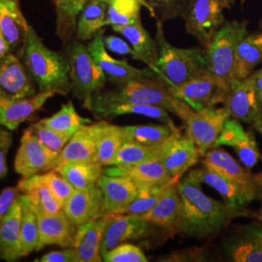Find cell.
<instances>
[{
  "mask_svg": "<svg viewBox=\"0 0 262 262\" xmlns=\"http://www.w3.org/2000/svg\"><path fill=\"white\" fill-rule=\"evenodd\" d=\"M182 200V216L179 230L183 234L194 238H205L221 232L238 213L206 195L202 190V182L191 172L179 183Z\"/></svg>",
  "mask_w": 262,
  "mask_h": 262,
  "instance_id": "obj_1",
  "label": "cell"
},
{
  "mask_svg": "<svg viewBox=\"0 0 262 262\" xmlns=\"http://www.w3.org/2000/svg\"><path fill=\"white\" fill-rule=\"evenodd\" d=\"M129 103L138 105H152L174 113L183 121H186L193 109L185 101L178 98L162 79L148 78L119 84L114 91L99 92L94 94L88 103L86 109L92 105Z\"/></svg>",
  "mask_w": 262,
  "mask_h": 262,
  "instance_id": "obj_2",
  "label": "cell"
},
{
  "mask_svg": "<svg viewBox=\"0 0 262 262\" xmlns=\"http://www.w3.org/2000/svg\"><path fill=\"white\" fill-rule=\"evenodd\" d=\"M24 61L39 92L56 91L66 95L70 89V66L66 55L54 52L44 45L31 26L28 28Z\"/></svg>",
  "mask_w": 262,
  "mask_h": 262,
  "instance_id": "obj_3",
  "label": "cell"
},
{
  "mask_svg": "<svg viewBox=\"0 0 262 262\" xmlns=\"http://www.w3.org/2000/svg\"><path fill=\"white\" fill-rule=\"evenodd\" d=\"M157 20L156 41L159 55L156 75L171 88H177L209 71L204 48L182 49L172 46L164 36L162 21Z\"/></svg>",
  "mask_w": 262,
  "mask_h": 262,
  "instance_id": "obj_4",
  "label": "cell"
},
{
  "mask_svg": "<svg viewBox=\"0 0 262 262\" xmlns=\"http://www.w3.org/2000/svg\"><path fill=\"white\" fill-rule=\"evenodd\" d=\"M248 34L247 21L225 20L205 49L208 70L227 93L237 81L234 73L236 49Z\"/></svg>",
  "mask_w": 262,
  "mask_h": 262,
  "instance_id": "obj_5",
  "label": "cell"
},
{
  "mask_svg": "<svg viewBox=\"0 0 262 262\" xmlns=\"http://www.w3.org/2000/svg\"><path fill=\"white\" fill-rule=\"evenodd\" d=\"M66 55L70 66V93L85 105L103 90L107 78L82 41L72 42Z\"/></svg>",
  "mask_w": 262,
  "mask_h": 262,
  "instance_id": "obj_6",
  "label": "cell"
},
{
  "mask_svg": "<svg viewBox=\"0 0 262 262\" xmlns=\"http://www.w3.org/2000/svg\"><path fill=\"white\" fill-rule=\"evenodd\" d=\"M184 18L187 33L206 49L225 23L222 0H188Z\"/></svg>",
  "mask_w": 262,
  "mask_h": 262,
  "instance_id": "obj_7",
  "label": "cell"
},
{
  "mask_svg": "<svg viewBox=\"0 0 262 262\" xmlns=\"http://www.w3.org/2000/svg\"><path fill=\"white\" fill-rule=\"evenodd\" d=\"M230 118L226 106L206 107L193 110L187 120V135L196 145L201 158L207 150L215 148L216 140L224 128L225 122Z\"/></svg>",
  "mask_w": 262,
  "mask_h": 262,
  "instance_id": "obj_8",
  "label": "cell"
},
{
  "mask_svg": "<svg viewBox=\"0 0 262 262\" xmlns=\"http://www.w3.org/2000/svg\"><path fill=\"white\" fill-rule=\"evenodd\" d=\"M103 37V30H101L92 39L86 47L96 63L102 69L107 81L119 85L157 76L150 68L139 69L130 66L126 60L112 57L105 47Z\"/></svg>",
  "mask_w": 262,
  "mask_h": 262,
  "instance_id": "obj_9",
  "label": "cell"
},
{
  "mask_svg": "<svg viewBox=\"0 0 262 262\" xmlns=\"http://www.w3.org/2000/svg\"><path fill=\"white\" fill-rule=\"evenodd\" d=\"M171 89L178 98L187 102L193 110L225 104L229 94L222 88L210 71Z\"/></svg>",
  "mask_w": 262,
  "mask_h": 262,
  "instance_id": "obj_10",
  "label": "cell"
},
{
  "mask_svg": "<svg viewBox=\"0 0 262 262\" xmlns=\"http://www.w3.org/2000/svg\"><path fill=\"white\" fill-rule=\"evenodd\" d=\"M149 225L150 224L137 215L122 213L106 215V224L100 244L101 255L103 256L105 253L127 241L137 240L146 236Z\"/></svg>",
  "mask_w": 262,
  "mask_h": 262,
  "instance_id": "obj_11",
  "label": "cell"
},
{
  "mask_svg": "<svg viewBox=\"0 0 262 262\" xmlns=\"http://www.w3.org/2000/svg\"><path fill=\"white\" fill-rule=\"evenodd\" d=\"M57 154L45 147L28 127L24 132L15 159V170L23 177L46 172Z\"/></svg>",
  "mask_w": 262,
  "mask_h": 262,
  "instance_id": "obj_12",
  "label": "cell"
},
{
  "mask_svg": "<svg viewBox=\"0 0 262 262\" xmlns=\"http://www.w3.org/2000/svg\"><path fill=\"white\" fill-rule=\"evenodd\" d=\"M34 81L19 56L9 53L0 62V96L25 99L36 95Z\"/></svg>",
  "mask_w": 262,
  "mask_h": 262,
  "instance_id": "obj_13",
  "label": "cell"
},
{
  "mask_svg": "<svg viewBox=\"0 0 262 262\" xmlns=\"http://www.w3.org/2000/svg\"><path fill=\"white\" fill-rule=\"evenodd\" d=\"M230 118L240 122L253 124L262 115V105L250 76L237 80L227 95L225 103Z\"/></svg>",
  "mask_w": 262,
  "mask_h": 262,
  "instance_id": "obj_14",
  "label": "cell"
},
{
  "mask_svg": "<svg viewBox=\"0 0 262 262\" xmlns=\"http://www.w3.org/2000/svg\"><path fill=\"white\" fill-rule=\"evenodd\" d=\"M202 183L215 188L224 198L227 206L240 215H246V207L255 198V191L250 190L232 180L225 178L211 169H195L190 171Z\"/></svg>",
  "mask_w": 262,
  "mask_h": 262,
  "instance_id": "obj_15",
  "label": "cell"
},
{
  "mask_svg": "<svg viewBox=\"0 0 262 262\" xmlns=\"http://www.w3.org/2000/svg\"><path fill=\"white\" fill-rule=\"evenodd\" d=\"M63 211L77 226L106 216L102 190L97 185L75 189L66 200Z\"/></svg>",
  "mask_w": 262,
  "mask_h": 262,
  "instance_id": "obj_16",
  "label": "cell"
},
{
  "mask_svg": "<svg viewBox=\"0 0 262 262\" xmlns=\"http://www.w3.org/2000/svg\"><path fill=\"white\" fill-rule=\"evenodd\" d=\"M28 28L19 8V0H0V31L8 43L10 53L23 56Z\"/></svg>",
  "mask_w": 262,
  "mask_h": 262,
  "instance_id": "obj_17",
  "label": "cell"
},
{
  "mask_svg": "<svg viewBox=\"0 0 262 262\" xmlns=\"http://www.w3.org/2000/svg\"><path fill=\"white\" fill-rule=\"evenodd\" d=\"M56 91L39 92L36 95L25 99H11L0 96V126L15 130L19 124L27 122L43 107Z\"/></svg>",
  "mask_w": 262,
  "mask_h": 262,
  "instance_id": "obj_18",
  "label": "cell"
},
{
  "mask_svg": "<svg viewBox=\"0 0 262 262\" xmlns=\"http://www.w3.org/2000/svg\"><path fill=\"white\" fill-rule=\"evenodd\" d=\"M39 242L36 251L46 246L56 245L62 248H73L77 225L64 211L52 215H37Z\"/></svg>",
  "mask_w": 262,
  "mask_h": 262,
  "instance_id": "obj_19",
  "label": "cell"
},
{
  "mask_svg": "<svg viewBox=\"0 0 262 262\" xmlns=\"http://www.w3.org/2000/svg\"><path fill=\"white\" fill-rule=\"evenodd\" d=\"M199 158L194 142L188 135L182 136L177 129L169 138L161 160L172 178L181 179L187 170L196 164Z\"/></svg>",
  "mask_w": 262,
  "mask_h": 262,
  "instance_id": "obj_20",
  "label": "cell"
},
{
  "mask_svg": "<svg viewBox=\"0 0 262 262\" xmlns=\"http://www.w3.org/2000/svg\"><path fill=\"white\" fill-rule=\"evenodd\" d=\"M80 161H96V129L94 123L85 124L76 131L53 161L50 170H56L66 163Z\"/></svg>",
  "mask_w": 262,
  "mask_h": 262,
  "instance_id": "obj_21",
  "label": "cell"
},
{
  "mask_svg": "<svg viewBox=\"0 0 262 262\" xmlns=\"http://www.w3.org/2000/svg\"><path fill=\"white\" fill-rule=\"evenodd\" d=\"M97 186L102 190L106 215L122 213L136 197L138 187L129 179L103 174Z\"/></svg>",
  "mask_w": 262,
  "mask_h": 262,
  "instance_id": "obj_22",
  "label": "cell"
},
{
  "mask_svg": "<svg viewBox=\"0 0 262 262\" xmlns=\"http://www.w3.org/2000/svg\"><path fill=\"white\" fill-rule=\"evenodd\" d=\"M202 163L207 168L211 169L225 178L232 180L241 186L255 191L256 182L254 176L247 168L240 165L228 152L217 147L207 150L203 156Z\"/></svg>",
  "mask_w": 262,
  "mask_h": 262,
  "instance_id": "obj_23",
  "label": "cell"
},
{
  "mask_svg": "<svg viewBox=\"0 0 262 262\" xmlns=\"http://www.w3.org/2000/svg\"><path fill=\"white\" fill-rule=\"evenodd\" d=\"M112 28L129 42L137 59L146 63L155 72L159 60V45L143 27L141 19L130 25L115 26Z\"/></svg>",
  "mask_w": 262,
  "mask_h": 262,
  "instance_id": "obj_24",
  "label": "cell"
},
{
  "mask_svg": "<svg viewBox=\"0 0 262 262\" xmlns=\"http://www.w3.org/2000/svg\"><path fill=\"white\" fill-rule=\"evenodd\" d=\"M104 174L129 179L137 185H152L172 180L161 159H151L127 166H110Z\"/></svg>",
  "mask_w": 262,
  "mask_h": 262,
  "instance_id": "obj_25",
  "label": "cell"
},
{
  "mask_svg": "<svg viewBox=\"0 0 262 262\" xmlns=\"http://www.w3.org/2000/svg\"><path fill=\"white\" fill-rule=\"evenodd\" d=\"M105 224L106 216L77 226L73 248L75 249L79 262L103 260L100 253V244Z\"/></svg>",
  "mask_w": 262,
  "mask_h": 262,
  "instance_id": "obj_26",
  "label": "cell"
},
{
  "mask_svg": "<svg viewBox=\"0 0 262 262\" xmlns=\"http://www.w3.org/2000/svg\"><path fill=\"white\" fill-rule=\"evenodd\" d=\"M20 220L21 204L18 197L0 225V258L5 261H17L21 257Z\"/></svg>",
  "mask_w": 262,
  "mask_h": 262,
  "instance_id": "obj_27",
  "label": "cell"
},
{
  "mask_svg": "<svg viewBox=\"0 0 262 262\" xmlns=\"http://www.w3.org/2000/svg\"><path fill=\"white\" fill-rule=\"evenodd\" d=\"M17 187L21 194L28 197L36 215H52L63 211V206L41 181L39 174L23 177Z\"/></svg>",
  "mask_w": 262,
  "mask_h": 262,
  "instance_id": "obj_28",
  "label": "cell"
},
{
  "mask_svg": "<svg viewBox=\"0 0 262 262\" xmlns=\"http://www.w3.org/2000/svg\"><path fill=\"white\" fill-rule=\"evenodd\" d=\"M178 185L170 187L158 203L141 217L150 225H158L166 229L179 228L182 216V200Z\"/></svg>",
  "mask_w": 262,
  "mask_h": 262,
  "instance_id": "obj_29",
  "label": "cell"
},
{
  "mask_svg": "<svg viewBox=\"0 0 262 262\" xmlns=\"http://www.w3.org/2000/svg\"><path fill=\"white\" fill-rule=\"evenodd\" d=\"M226 253L237 262H262V239L258 225L245 228L242 233L235 235L226 245Z\"/></svg>",
  "mask_w": 262,
  "mask_h": 262,
  "instance_id": "obj_30",
  "label": "cell"
},
{
  "mask_svg": "<svg viewBox=\"0 0 262 262\" xmlns=\"http://www.w3.org/2000/svg\"><path fill=\"white\" fill-rule=\"evenodd\" d=\"M98 119H110L122 115H140L151 119H157L160 122L171 124L168 111L164 108L152 105L138 104L113 103L104 105H92L88 108Z\"/></svg>",
  "mask_w": 262,
  "mask_h": 262,
  "instance_id": "obj_31",
  "label": "cell"
},
{
  "mask_svg": "<svg viewBox=\"0 0 262 262\" xmlns=\"http://www.w3.org/2000/svg\"><path fill=\"white\" fill-rule=\"evenodd\" d=\"M96 161L102 166H111L116 155L123 144L122 126L106 121L95 122Z\"/></svg>",
  "mask_w": 262,
  "mask_h": 262,
  "instance_id": "obj_32",
  "label": "cell"
},
{
  "mask_svg": "<svg viewBox=\"0 0 262 262\" xmlns=\"http://www.w3.org/2000/svg\"><path fill=\"white\" fill-rule=\"evenodd\" d=\"M106 0H90L80 13L76 32L80 41H89L102 30L106 23Z\"/></svg>",
  "mask_w": 262,
  "mask_h": 262,
  "instance_id": "obj_33",
  "label": "cell"
},
{
  "mask_svg": "<svg viewBox=\"0 0 262 262\" xmlns=\"http://www.w3.org/2000/svg\"><path fill=\"white\" fill-rule=\"evenodd\" d=\"M103 166L96 161L69 162L56 169L75 189H85L97 185L104 174Z\"/></svg>",
  "mask_w": 262,
  "mask_h": 262,
  "instance_id": "obj_34",
  "label": "cell"
},
{
  "mask_svg": "<svg viewBox=\"0 0 262 262\" xmlns=\"http://www.w3.org/2000/svg\"><path fill=\"white\" fill-rule=\"evenodd\" d=\"M180 178H173L166 183L152 185H137L136 197L123 209L122 214L143 216L155 206L159 199L174 185H178Z\"/></svg>",
  "mask_w": 262,
  "mask_h": 262,
  "instance_id": "obj_35",
  "label": "cell"
},
{
  "mask_svg": "<svg viewBox=\"0 0 262 262\" xmlns=\"http://www.w3.org/2000/svg\"><path fill=\"white\" fill-rule=\"evenodd\" d=\"M124 142H132L142 145L156 146L168 140L172 134L177 130L174 123L171 124H144L122 126Z\"/></svg>",
  "mask_w": 262,
  "mask_h": 262,
  "instance_id": "obj_36",
  "label": "cell"
},
{
  "mask_svg": "<svg viewBox=\"0 0 262 262\" xmlns=\"http://www.w3.org/2000/svg\"><path fill=\"white\" fill-rule=\"evenodd\" d=\"M168 140L163 144L156 146L123 142L122 147L113 160L111 166H127L147 160L161 159L166 150Z\"/></svg>",
  "mask_w": 262,
  "mask_h": 262,
  "instance_id": "obj_37",
  "label": "cell"
},
{
  "mask_svg": "<svg viewBox=\"0 0 262 262\" xmlns=\"http://www.w3.org/2000/svg\"><path fill=\"white\" fill-rule=\"evenodd\" d=\"M262 62V49L248 34L238 44L235 56L234 73L236 80H243L253 74L255 67Z\"/></svg>",
  "mask_w": 262,
  "mask_h": 262,
  "instance_id": "obj_38",
  "label": "cell"
},
{
  "mask_svg": "<svg viewBox=\"0 0 262 262\" xmlns=\"http://www.w3.org/2000/svg\"><path fill=\"white\" fill-rule=\"evenodd\" d=\"M21 204V220H20V242H21V257L27 256L37 249L39 242V227L36 213L32 209L25 194H19Z\"/></svg>",
  "mask_w": 262,
  "mask_h": 262,
  "instance_id": "obj_39",
  "label": "cell"
},
{
  "mask_svg": "<svg viewBox=\"0 0 262 262\" xmlns=\"http://www.w3.org/2000/svg\"><path fill=\"white\" fill-rule=\"evenodd\" d=\"M40 122L57 132L74 134L85 124H91L92 121L80 116L76 111L73 103L69 101L62 105L58 112L41 120Z\"/></svg>",
  "mask_w": 262,
  "mask_h": 262,
  "instance_id": "obj_40",
  "label": "cell"
},
{
  "mask_svg": "<svg viewBox=\"0 0 262 262\" xmlns=\"http://www.w3.org/2000/svg\"><path fill=\"white\" fill-rule=\"evenodd\" d=\"M90 0H56L57 32L66 41L76 30L77 19Z\"/></svg>",
  "mask_w": 262,
  "mask_h": 262,
  "instance_id": "obj_41",
  "label": "cell"
},
{
  "mask_svg": "<svg viewBox=\"0 0 262 262\" xmlns=\"http://www.w3.org/2000/svg\"><path fill=\"white\" fill-rule=\"evenodd\" d=\"M105 26H126L141 19L142 5L138 0H106Z\"/></svg>",
  "mask_w": 262,
  "mask_h": 262,
  "instance_id": "obj_42",
  "label": "cell"
},
{
  "mask_svg": "<svg viewBox=\"0 0 262 262\" xmlns=\"http://www.w3.org/2000/svg\"><path fill=\"white\" fill-rule=\"evenodd\" d=\"M29 128L45 147L57 155L62 150L68 141L73 136V134L60 133L54 130L40 122L32 124Z\"/></svg>",
  "mask_w": 262,
  "mask_h": 262,
  "instance_id": "obj_43",
  "label": "cell"
},
{
  "mask_svg": "<svg viewBox=\"0 0 262 262\" xmlns=\"http://www.w3.org/2000/svg\"><path fill=\"white\" fill-rule=\"evenodd\" d=\"M41 181L47 186L56 200L64 206L66 200L74 192L75 188L56 170H48L44 174H39Z\"/></svg>",
  "mask_w": 262,
  "mask_h": 262,
  "instance_id": "obj_44",
  "label": "cell"
},
{
  "mask_svg": "<svg viewBox=\"0 0 262 262\" xmlns=\"http://www.w3.org/2000/svg\"><path fill=\"white\" fill-rule=\"evenodd\" d=\"M161 21L184 16L188 0H146Z\"/></svg>",
  "mask_w": 262,
  "mask_h": 262,
  "instance_id": "obj_45",
  "label": "cell"
},
{
  "mask_svg": "<svg viewBox=\"0 0 262 262\" xmlns=\"http://www.w3.org/2000/svg\"><path fill=\"white\" fill-rule=\"evenodd\" d=\"M103 261L106 262H147L148 258L139 247L132 244L123 243L112 251L105 253Z\"/></svg>",
  "mask_w": 262,
  "mask_h": 262,
  "instance_id": "obj_46",
  "label": "cell"
},
{
  "mask_svg": "<svg viewBox=\"0 0 262 262\" xmlns=\"http://www.w3.org/2000/svg\"><path fill=\"white\" fill-rule=\"evenodd\" d=\"M248 135V132H246L240 123V121L236 119H228L225 122L224 128L221 132L216 143L215 147L219 146H230V147H236L241 141H243Z\"/></svg>",
  "mask_w": 262,
  "mask_h": 262,
  "instance_id": "obj_47",
  "label": "cell"
},
{
  "mask_svg": "<svg viewBox=\"0 0 262 262\" xmlns=\"http://www.w3.org/2000/svg\"><path fill=\"white\" fill-rule=\"evenodd\" d=\"M234 149L241 162L247 168L253 167L260 159V152L256 141L251 131L248 132L247 137L234 147Z\"/></svg>",
  "mask_w": 262,
  "mask_h": 262,
  "instance_id": "obj_48",
  "label": "cell"
},
{
  "mask_svg": "<svg viewBox=\"0 0 262 262\" xmlns=\"http://www.w3.org/2000/svg\"><path fill=\"white\" fill-rule=\"evenodd\" d=\"M13 139L11 132L0 126V180L7 175V155L12 146Z\"/></svg>",
  "mask_w": 262,
  "mask_h": 262,
  "instance_id": "obj_49",
  "label": "cell"
},
{
  "mask_svg": "<svg viewBox=\"0 0 262 262\" xmlns=\"http://www.w3.org/2000/svg\"><path fill=\"white\" fill-rule=\"evenodd\" d=\"M103 40L105 47L109 51L122 56H131L134 59H137L134 50L126 41L114 35L103 37Z\"/></svg>",
  "mask_w": 262,
  "mask_h": 262,
  "instance_id": "obj_50",
  "label": "cell"
},
{
  "mask_svg": "<svg viewBox=\"0 0 262 262\" xmlns=\"http://www.w3.org/2000/svg\"><path fill=\"white\" fill-rule=\"evenodd\" d=\"M20 192L18 187H6L0 193V225L8 214L10 208L18 199Z\"/></svg>",
  "mask_w": 262,
  "mask_h": 262,
  "instance_id": "obj_51",
  "label": "cell"
},
{
  "mask_svg": "<svg viewBox=\"0 0 262 262\" xmlns=\"http://www.w3.org/2000/svg\"><path fill=\"white\" fill-rule=\"evenodd\" d=\"M39 262H79L74 248H66L63 251H53L44 254Z\"/></svg>",
  "mask_w": 262,
  "mask_h": 262,
  "instance_id": "obj_52",
  "label": "cell"
},
{
  "mask_svg": "<svg viewBox=\"0 0 262 262\" xmlns=\"http://www.w3.org/2000/svg\"><path fill=\"white\" fill-rule=\"evenodd\" d=\"M251 77L253 78L254 88L256 90L258 98H259L260 103L262 105V68H260L257 71H254L253 74L251 75Z\"/></svg>",
  "mask_w": 262,
  "mask_h": 262,
  "instance_id": "obj_53",
  "label": "cell"
},
{
  "mask_svg": "<svg viewBox=\"0 0 262 262\" xmlns=\"http://www.w3.org/2000/svg\"><path fill=\"white\" fill-rule=\"evenodd\" d=\"M10 53L9 46L8 43L6 42L5 38L3 36V34L0 31V62L2 61V59L7 56Z\"/></svg>",
  "mask_w": 262,
  "mask_h": 262,
  "instance_id": "obj_54",
  "label": "cell"
},
{
  "mask_svg": "<svg viewBox=\"0 0 262 262\" xmlns=\"http://www.w3.org/2000/svg\"><path fill=\"white\" fill-rule=\"evenodd\" d=\"M139 2L141 3V5H142V7H144V8H146V9L148 10L149 12H150V16L152 17V18H155V19H157V16H156V14H155V12H154V10L150 8V5L147 3V1L146 0H138Z\"/></svg>",
  "mask_w": 262,
  "mask_h": 262,
  "instance_id": "obj_55",
  "label": "cell"
},
{
  "mask_svg": "<svg viewBox=\"0 0 262 262\" xmlns=\"http://www.w3.org/2000/svg\"><path fill=\"white\" fill-rule=\"evenodd\" d=\"M236 0H222L224 9H230L235 4Z\"/></svg>",
  "mask_w": 262,
  "mask_h": 262,
  "instance_id": "obj_56",
  "label": "cell"
},
{
  "mask_svg": "<svg viewBox=\"0 0 262 262\" xmlns=\"http://www.w3.org/2000/svg\"><path fill=\"white\" fill-rule=\"evenodd\" d=\"M253 39H254V42L262 49V32L258 34H253Z\"/></svg>",
  "mask_w": 262,
  "mask_h": 262,
  "instance_id": "obj_57",
  "label": "cell"
},
{
  "mask_svg": "<svg viewBox=\"0 0 262 262\" xmlns=\"http://www.w3.org/2000/svg\"><path fill=\"white\" fill-rule=\"evenodd\" d=\"M253 125L262 134V115L260 116V118L253 123Z\"/></svg>",
  "mask_w": 262,
  "mask_h": 262,
  "instance_id": "obj_58",
  "label": "cell"
},
{
  "mask_svg": "<svg viewBox=\"0 0 262 262\" xmlns=\"http://www.w3.org/2000/svg\"><path fill=\"white\" fill-rule=\"evenodd\" d=\"M254 181L256 182L257 186H259V187H262V172L258 173L257 175H255V176H254Z\"/></svg>",
  "mask_w": 262,
  "mask_h": 262,
  "instance_id": "obj_59",
  "label": "cell"
},
{
  "mask_svg": "<svg viewBox=\"0 0 262 262\" xmlns=\"http://www.w3.org/2000/svg\"><path fill=\"white\" fill-rule=\"evenodd\" d=\"M258 219L262 222V205L260 210H259V214H258Z\"/></svg>",
  "mask_w": 262,
  "mask_h": 262,
  "instance_id": "obj_60",
  "label": "cell"
},
{
  "mask_svg": "<svg viewBox=\"0 0 262 262\" xmlns=\"http://www.w3.org/2000/svg\"><path fill=\"white\" fill-rule=\"evenodd\" d=\"M258 230H259V234L261 236L262 239V225H258Z\"/></svg>",
  "mask_w": 262,
  "mask_h": 262,
  "instance_id": "obj_61",
  "label": "cell"
},
{
  "mask_svg": "<svg viewBox=\"0 0 262 262\" xmlns=\"http://www.w3.org/2000/svg\"><path fill=\"white\" fill-rule=\"evenodd\" d=\"M240 1H241V3H242V4H243L244 2H245V1H246V0H240Z\"/></svg>",
  "mask_w": 262,
  "mask_h": 262,
  "instance_id": "obj_62",
  "label": "cell"
},
{
  "mask_svg": "<svg viewBox=\"0 0 262 262\" xmlns=\"http://www.w3.org/2000/svg\"><path fill=\"white\" fill-rule=\"evenodd\" d=\"M260 26L262 27V19H261V23H260Z\"/></svg>",
  "mask_w": 262,
  "mask_h": 262,
  "instance_id": "obj_63",
  "label": "cell"
}]
</instances>
